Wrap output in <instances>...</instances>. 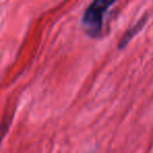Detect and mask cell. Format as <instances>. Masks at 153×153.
I'll return each mask as SVG.
<instances>
[{
    "label": "cell",
    "instance_id": "cell-1",
    "mask_svg": "<svg viewBox=\"0 0 153 153\" xmlns=\"http://www.w3.org/2000/svg\"><path fill=\"white\" fill-rule=\"evenodd\" d=\"M114 2L98 0L91 2L85 10L82 17V24L86 32L91 37H97L101 33L103 26V19L106 11Z\"/></svg>",
    "mask_w": 153,
    "mask_h": 153
},
{
    "label": "cell",
    "instance_id": "cell-3",
    "mask_svg": "<svg viewBox=\"0 0 153 153\" xmlns=\"http://www.w3.org/2000/svg\"><path fill=\"white\" fill-rule=\"evenodd\" d=\"M9 127H10V120L7 117V119H4V121L2 122V124L0 125V142H1L3 136H4L5 133L7 132Z\"/></svg>",
    "mask_w": 153,
    "mask_h": 153
},
{
    "label": "cell",
    "instance_id": "cell-2",
    "mask_svg": "<svg viewBox=\"0 0 153 153\" xmlns=\"http://www.w3.org/2000/svg\"><path fill=\"white\" fill-rule=\"evenodd\" d=\"M146 22H147V16H144V17L140 18V19L138 20V21L136 22L133 26H131V27H130L129 30L125 33L124 37L121 39V41H120L119 48L122 49L124 46H126V45L128 44V42H129V41L131 40V39L133 38V37L135 36V35L137 34L140 30H142L143 26L145 25V23H146Z\"/></svg>",
    "mask_w": 153,
    "mask_h": 153
}]
</instances>
